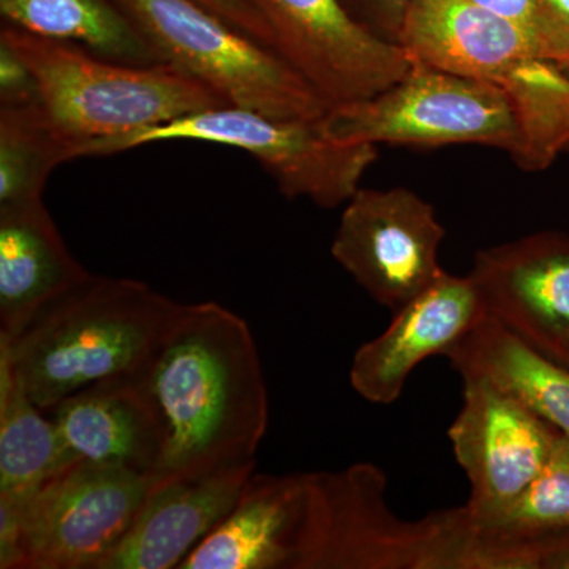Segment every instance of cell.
I'll return each instance as SVG.
<instances>
[{"mask_svg": "<svg viewBox=\"0 0 569 569\" xmlns=\"http://www.w3.org/2000/svg\"><path fill=\"white\" fill-rule=\"evenodd\" d=\"M373 463L302 473L288 569H556L560 538L482 529L466 505L399 518Z\"/></svg>", "mask_w": 569, "mask_h": 569, "instance_id": "cell-1", "label": "cell"}, {"mask_svg": "<svg viewBox=\"0 0 569 569\" xmlns=\"http://www.w3.org/2000/svg\"><path fill=\"white\" fill-rule=\"evenodd\" d=\"M141 377L164 432L153 482L257 462L269 397L244 318L219 302L179 305Z\"/></svg>", "mask_w": 569, "mask_h": 569, "instance_id": "cell-2", "label": "cell"}, {"mask_svg": "<svg viewBox=\"0 0 569 569\" xmlns=\"http://www.w3.org/2000/svg\"><path fill=\"white\" fill-rule=\"evenodd\" d=\"M178 306L140 280L91 274L17 336L0 337V356L48 413L80 389L141 373Z\"/></svg>", "mask_w": 569, "mask_h": 569, "instance_id": "cell-3", "label": "cell"}, {"mask_svg": "<svg viewBox=\"0 0 569 569\" xmlns=\"http://www.w3.org/2000/svg\"><path fill=\"white\" fill-rule=\"evenodd\" d=\"M7 44L32 71L40 103L77 151L88 142L123 137L228 104L204 82L168 62L134 66L102 58L69 41L2 24Z\"/></svg>", "mask_w": 569, "mask_h": 569, "instance_id": "cell-4", "label": "cell"}, {"mask_svg": "<svg viewBox=\"0 0 569 569\" xmlns=\"http://www.w3.org/2000/svg\"><path fill=\"white\" fill-rule=\"evenodd\" d=\"M129 467L73 460L0 508V568L102 569L153 486Z\"/></svg>", "mask_w": 569, "mask_h": 569, "instance_id": "cell-5", "label": "cell"}, {"mask_svg": "<svg viewBox=\"0 0 569 569\" xmlns=\"http://www.w3.org/2000/svg\"><path fill=\"white\" fill-rule=\"evenodd\" d=\"M321 119V118H320ZM320 119H279L222 104L182 116L151 129L82 144L77 157H103L164 141L228 146L249 153L290 200L306 198L320 208L343 206L377 162V146L329 140Z\"/></svg>", "mask_w": 569, "mask_h": 569, "instance_id": "cell-6", "label": "cell"}, {"mask_svg": "<svg viewBox=\"0 0 569 569\" xmlns=\"http://www.w3.org/2000/svg\"><path fill=\"white\" fill-rule=\"evenodd\" d=\"M160 61L231 104L279 119L323 118L329 104L279 52L239 31L197 0H114Z\"/></svg>", "mask_w": 569, "mask_h": 569, "instance_id": "cell-7", "label": "cell"}, {"mask_svg": "<svg viewBox=\"0 0 569 569\" xmlns=\"http://www.w3.org/2000/svg\"><path fill=\"white\" fill-rule=\"evenodd\" d=\"M411 62L402 80L377 96L329 108L320 119L326 137L340 144H482L515 153L518 119L500 86Z\"/></svg>", "mask_w": 569, "mask_h": 569, "instance_id": "cell-8", "label": "cell"}, {"mask_svg": "<svg viewBox=\"0 0 569 569\" xmlns=\"http://www.w3.org/2000/svg\"><path fill=\"white\" fill-rule=\"evenodd\" d=\"M445 236L436 208L413 190L361 187L343 204L331 254L377 305L395 313L443 274Z\"/></svg>", "mask_w": 569, "mask_h": 569, "instance_id": "cell-9", "label": "cell"}, {"mask_svg": "<svg viewBox=\"0 0 569 569\" xmlns=\"http://www.w3.org/2000/svg\"><path fill=\"white\" fill-rule=\"evenodd\" d=\"M274 50L329 104L370 99L402 80L411 59L348 10L343 0H247Z\"/></svg>", "mask_w": 569, "mask_h": 569, "instance_id": "cell-10", "label": "cell"}, {"mask_svg": "<svg viewBox=\"0 0 569 569\" xmlns=\"http://www.w3.org/2000/svg\"><path fill=\"white\" fill-rule=\"evenodd\" d=\"M462 383V408L448 437L470 482L466 507L482 526L533 481L559 429L486 378L463 377Z\"/></svg>", "mask_w": 569, "mask_h": 569, "instance_id": "cell-11", "label": "cell"}, {"mask_svg": "<svg viewBox=\"0 0 569 569\" xmlns=\"http://www.w3.org/2000/svg\"><path fill=\"white\" fill-rule=\"evenodd\" d=\"M468 276L490 320L569 367L568 234L541 231L478 250Z\"/></svg>", "mask_w": 569, "mask_h": 569, "instance_id": "cell-12", "label": "cell"}, {"mask_svg": "<svg viewBox=\"0 0 569 569\" xmlns=\"http://www.w3.org/2000/svg\"><path fill=\"white\" fill-rule=\"evenodd\" d=\"M485 318L470 276L445 271L427 290L392 313L388 328L356 350L351 388L376 406L395 403L413 370L430 356L447 355Z\"/></svg>", "mask_w": 569, "mask_h": 569, "instance_id": "cell-13", "label": "cell"}, {"mask_svg": "<svg viewBox=\"0 0 569 569\" xmlns=\"http://www.w3.org/2000/svg\"><path fill=\"white\" fill-rule=\"evenodd\" d=\"M257 462L153 482L102 569H174L233 509Z\"/></svg>", "mask_w": 569, "mask_h": 569, "instance_id": "cell-14", "label": "cell"}, {"mask_svg": "<svg viewBox=\"0 0 569 569\" xmlns=\"http://www.w3.org/2000/svg\"><path fill=\"white\" fill-rule=\"evenodd\" d=\"M70 460L122 466L156 478L162 466V419L141 373L111 378L51 408Z\"/></svg>", "mask_w": 569, "mask_h": 569, "instance_id": "cell-15", "label": "cell"}, {"mask_svg": "<svg viewBox=\"0 0 569 569\" xmlns=\"http://www.w3.org/2000/svg\"><path fill=\"white\" fill-rule=\"evenodd\" d=\"M397 44L411 61L493 84L518 63L541 59L519 29L470 0H415Z\"/></svg>", "mask_w": 569, "mask_h": 569, "instance_id": "cell-16", "label": "cell"}, {"mask_svg": "<svg viewBox=\"0 0 569 569\" xmlns=\"http://www.w3.org/2000/svg\"><path fill=\"white\" fill-rule=\"evenodd\" d=\"M89 277L43 200L0 206V337L17 336Z\"/></svg>", "mask_w": 569, "mask_h": 569, "instance_id": "cell-17", "label": "cell"}, {"mask_svg": "<svg viewBox=\"0 0 569 569\" xmlns=\"http://www.w3.org/2000/svg\"><path fill=\"white\" fill-rule=\"evenodd\" d=\"M301 493L302 473H253L179 569H287Z\"/></svg>", "mask_w": 569, "mask_h": 569, "instance_id": "cell-18", "label": "cell"}, {"mask_svg": "<svg viewBox=\"0 0 569 569\" xmlns=\"http://www.w3.org/2000/svg\"><path fill=\"white\" fill-rule=\"evenodd\" d=\"M445 358L460 378L481 377L507 389L569 437V367L531 350L490 318L449 348Z\"/></svg>", "mask_w": 569, "mask_h": 569, "instance_id": "cell-19", "label": "cell"}, {"mask_svg": "<svg viewBox=\"0 0 569 569\" xmlns=\"http://www.w3.org/2000/svg\"><path fill=\"white\" fill-rule=\"evenodd\" d=\"M2 24L134 66L162 62L114 0H0Z\"/></svg>", "mask_w": 569, "mask_h": 569, "instance_id": "cell-20", "label": "cell"}, {"mask_svg": "<svg viewBox=\"0 0 569 569\" xmlns=\"http://www.w3.org/2000/svg\"><path fill=\"white\" fill-rule=\"evenodd\" d=\"M73 462L52 418L32 402L0 356V508H17Z\"/></svg>", "mask_w": 569, "mask_h": 569, "instance_id": "cell-21", "label": "cell"}, {"mask_svg": "<svg viewBox=\"0 0 569 569\" xmlns=\"http://www.w3.org/2000/svg\"><path fill=\"white\" fill-rule=\"evenodd\" d=\"M512 104L519 142L511 159L526 171H542L569 141V73L556 63L527 59L498 80Z\"/></svg>", "mask_w": 569, "mask_h": 569, "instance_id": "cell-22", "label": "cell"}, {"mask_svg": "<svg viewBox=\"0 0 569 569\" xmlns=\"http://www.w3.org/2000/svg\"><path fill=\"white\" fill-rule=\"evenodd\" d=\"M73 159L40 100L0 107V206L43 200L48 178Z\"/></svg>", "mask_w": 569, "mask_h": 569, "instance_id": "cell-23", "label": "cell"}, {"mask_svg": "<svg viewBox=\"0 0 569 569\" xmlns=\"http://www.w3.org/2000/svg\"><path fill=\"white\" fill-rule=\"evenodd\" d=\"M500 537L537 539L569 533V437L557 433L545 466L507 508L482 523Z\"/></svg>", "mask_w": 569, "mask_h": 569, "instance_id": "cell-24", "label": "cell"}, {"mask_svg": "<svg viewBox=\"0 0 569 569\" xmlns=\"http://www.w3.org/2000/svg\"><path fill=\"white\" fill-rule=\"evenodd\" d=\"M519 29L545 61L569 73V36L546 0H470Z\"/></svg>", "mask_w": 569, "mask_h": 569, "instance_id": "cell-25", "label": "cell"}, {"mask_svg": "<svg viewBox=\"0 0 569 569\" xmlns=\"http://www.w3.org/2000/svg\"><path fill=\"white\" fill-rule=\"evenodd\" d=\"M348 10L381 39L397 43L408 9L415 0H343Z\"/></svg>", "mask_w": 569, "mask_h": 569, "instance_id": "cell-26", "label": "cell"}, {"mask_svg": "<svg viewBox=\"0 0 569 569\" xmlns=\"http://www.w3.org/2000/svg\"><path fill=\"white\" fill-rule=\"evenodd\" d=\"M40 100L36 78L7 44L0 43V107H14Z\"/></svg>", "mask_w": 569, "mask_h": 569, "instance_id": "cell-27", "label": "cell"}, {"mask_svg": "<svg viewBox=\"0 0 569 569\" xmlns=\"http://www.w3.org/2000/svg\"><path fill=\"white\" fill-rule=\"evenodd\" d=\"M197 2L219 14L239 31L274 50L271 31L266 26L263 18L253 10L247 0H197Z\"/></svg>", "mask_w": 569, "mask_h": 569, "instance_id": "cell-28", "label": "cell"}, {"mask_svg": "<svg viewBox=\"0 0 569 569\" xmlns=\"http://www.w3.org/2000/svg\"><path fill=\"white\" fill-rule=\"evenodd\" d=\"M569 36V0H546Z\"/></svg>", "mask_w": 569, "mask_h": 569, "instance_id": "cell-29", "label": "cell"}, {"mask_svg": "<svg viewBox=\"0 0 569 569\" xmlns=\"http://www.w3.org/2000/svg\"><path fill=\"white\" fill-rule=\"evenodd\" d=\"M565 153H568V156H569V141H568V144H567V148H565Z\"/></svg>", "mask_w": 569, "mask_h": 569, "instance_id": "cell-30", "label": "cell"}]
</instances>
